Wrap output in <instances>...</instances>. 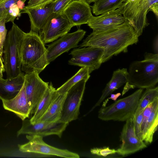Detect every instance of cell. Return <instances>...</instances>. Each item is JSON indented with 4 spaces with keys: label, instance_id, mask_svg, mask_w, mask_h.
Masks as SVG:
<instances>
[{
    "label": "cell",
    "instance_id": "cell-1",
    "mask_svg": "<svg viewBox=\"0 0 158 158\" xmlns=\"http://www.w3.org/2000/svg\"><path fill=\"white\" fill-rule=\"evenodd\" d=\"M139 37L132 27L125 22L120 26L110 29L93 31L79 46L103 48L104 53L102 61L103 63L114 56L127 52L129 46L138 42Z\"/></svg>",
    "mask_w": 158,
    "mask_h": 158
},
{
    "label": "cell",
    "instance_id": "cell-2",
    "mask_svg": "<svg viewBox=\"0 0 158 158\" xmlns=\"http://www.w3.org/2000/svg\"><path fill=\"white\" fill-rule=\"evenodd\" d=\"M128 71V70H127ZM122 95L131 89L153 88L158 82V54L146 52L144 59L130 64Z\"/></svg>",
    "mask_w": 158,
    "mask_h": 158
},
{
    "label": "cell",
    "instance_id": "cell-3",
    "mask_svg": "<svg viewBox=\"0 0 158 158\" xmlns=\"http://www.w3.org/2000/svg\"><path fill=\"white\" fill-rule=\"evenodd\" d=\"M46 51L38 33L31 30L25 33L21 48L22 71L25 73L35 71L39 74L49 64Z\"/></svg>",
    "mask_w": 158,
    "mask_h": 158
},
{
    "label": "cell",
    "instance_id": "cell-4",
    "mask_svg": "<svg viewBox=\"0 0 158 158\" xmlns=\"http://www.w3.org/2000/svg\"><path fill=\"white\" fill-rule=\"evenodd\" d=\"M120 8L126 22L139 36L149 23L147 15L152 11L158 18V0H124Z\"/></svg>",
    "mask_w": 158,
    "mask_h": 158
},
{
    "label": "cell",
    "instance_id": "cell-5",
    "mask_svg": "<svg viewBox=\"0 0 158 158\" xmlns=\"http://www.w3.org/2000/svg\"><path fill=\"white\" fill-rule=\"evenodd\" d=\"M25 33L13 23L3 47V56L7 78L15 77L22 72L21 48Z\"/></svg>",
    "mask_w": 158,
    "mask_h": 158
},
{
    "label": "cell",
    "instance_id": "cell-6",
    "mask_svg": "<svg viewBox=\"0 0 158 158\" xmlns=\"http://www.w3.org/2000/svg\"><path fill=\"white\" fill-rule=\"evenodd\" d=\"M143 89L139 88L132 94L100 109L98 117L104 121H126L133 118Z\"/></svg>",
    "mask_w": 158,
    "mask_h": 158
},
{
    "label": "cell",
    "instance_id": "cell-7",
    "mask_svg": "<svg viewBox=\"0 0 158 158\" xmlns=\"http://www.w3.org/2000/svg\"><path fill=\"white\" fill-rule=\"evenodd\" d=\"M28 141L23 144H19L20 151L23 153H33L46 156H56L67 158H79V155L67 149H61L50 145L45 143L43 137L35 135H27Z\"/></svg>",
    "mask_w": 158,
    "mask_h": 158
},
{
    "label": "cell",
    "instance_id": "cell-8",
    "mask_svg": "<svg viewBox=\"0 0 158 158\" xmlns=\"http://www.w3.org/2000/svg\"><path fill=\"white\" fill-rule=\"evenodd\" d=\"M87 81L83 79L72 87L67 92L59 120L65 123L77 119Z\"/></svg>",
    "mask_w": 158,
    "mask_h": 158
},
{
    "label": "cell",
    "instance_id": "cell-9",
    "mask_svg": "<svg viewBox=\"0 0 158 158\" xmlns=\"http://www.w3.org/2000/svg\"><path fill=\"white\" fill-rule=\"evenodd\" d=\"M104 53V49L100 48L88 46L75 48L70 54L72 58L68 63L86 68L90 74L100 66Z\"/></svg>",
    "mask_w": 158,
    "mask_h": 158
},
{
    "label": "cell",
    "instance_id": "cell-10",
    "mask_svg": "<svg viewBox=\"0 0 158 158\" xmlns=\"http://www.w3.org/2000/svg\"><path fill=\"white\" fill-rule=\"evenodd\" d=\"M68 123L60 120L54 122H38L32 124L30 120L25 119L23 121L22 125L17 132V136L21 135H35L43 137L56 135L61 138Z\"/></svg>",
    "mask_w": 158,
    "mask_h": 158
},
{
    "label": "cell",
    "instance_id": "cell-11",
    "mask_svg": "<svg viewBox=\"0 0 158 158\" xmlns=\"http://www.w3.org/2000/svg\"><path fill=\"white\" fill-rule=\"evenodd\" d=\"M48 82L44 81L35 71L25 73L24 85L30 114L34 113L39 102L48 88Z\"/></svg>",
    "mask_w": 158,
    "mask_h": 158
},
{
    "label": "cell",
    "instance_id": "cell-12",
    "mask_svg": "<svg viewBox=\"0 0 158 158\" xmlns=\"http://www.w3.org/2000/svg\"><path fill=\"white\" fill-rule=\"evenodd\" d=\"M86 31L78 29L71 33H67L48 45L46 55L47 60L49 63L58 57L72 48L77 47L79 43L85 35Z\"/></svg>",
    "mask_w": 158,
    "mask_h": 158
},
{
    "label": "cell",
    "instance_id": "cell-13",
    "mask_svg": "<svg viewBox=\"0 0 158 158\" xmlns=\"http://www.w3.org/2000/svg\"><path fill=\"white\" fill-rule=\"evenodd\" d=\"M73 26L61 14L52 13L39 35L44 44L54 41L68 33Z\"/></svg>",
    "mask_w": 158,
    "mask_h": 158
},
{
    "label": "cell",
    "instance_id": "cell-14",
    "mask_svg": "<svg viewBox=\"0 0 158 158\" xmlns=\"http://www.w3.org/2000/svg\"><path fill=\"white\" fill-rule=\"evenodd\" d=\"M126 121L121 133L122 144L117 150V153L122 156L134 153L147 147L146 144L135 133L133 118Z\"/></svg>",
    "mask_w": 158,
    "mask_h": 158
},
{
    "label": "cell",
    "instance_id": "cell-15",
    "mask_svg": "<svg viewBox=\"0 0 158 158\" xmlns=\"http://www.w3.org/2000/svg\"><path fill=\"white\" fill-rule=\"evenodd\" d=\"M62 14L73 26L87 23L93 16L89 4L84 0H73Z\"/></svg>",
    "mask_w": 158,
    "mask_h": 158
},
{
    "label": "cell",
    "instance_id": "cell-16",
    "mask_svg": "<svg viewBox=\"0 0 158 158\" xmlns=\"http://www.w3.org/2000/svg\"><path fill=\"white\" fill-rule=\"evenodd\" d=\"M54 0L32 7L24 6L22 10V13L28 15L31 23V31L39 34L41 33L48 19L53 13Z\"/></svg>",
    "mask_w": 158,
    "mask_h": 158
},
{
    "label": "cell",
    "instance_id": "cell-17",
    "mask_svg": "<svg viewBox=\"0 0 158 158\" xmlns=\"http://www.w3.org/2000/svg\"><path fill=\"white\" fill-rule=\"evenodd\" d=\"M126 22L119 7L97 16H93L88 22V25L96 31H104L120 26Z\"/></svg>",
    "mask_w": 158,
    "mask_h": 158
},
{
    "label": "cell",
    "instance_id": "cell-18",
    "mask_svg": "<svg viewBox=\"0 0 158 158\" xmlns=\"http://www.w3.org/2000/svg\"><path fill=\"white\" fill-rule=\"evenodd\" d=\"M5 110L15 114L22 121L28 118L30 111L24 85L17 94L8 99L1 100Z\"/></svg>",
    "mask_w": 158,
    "mask_h": 158
},
{
    "label": "cell",
    "instance_id": "cell-19",
    "mask_svg": "<svg viewBox=\"0 0 158 158\" xmlns=\"http://www.w3.org/2000/svg\"><path fill=\"white\" fill-rule=\"evenodd\" d=\"M24 74L22 72L13 78H0V100L10 99L17 94L24 85Z\"/></svg>",
    "mask_w": 158,
    "mask_h": 158
},
{
    "label": "cell",
    "instance_id": "cell-20",
    "mask_svg": "<svg viewBox=\"0 0 158 158\" xmlns=\"http://www.w3.org/2000/svg\"><path fill=\"white\" fill-rule=\"evenodd\" d=\"M128 74V71L126 68L119 69L114 71L110 80L103 90L100 98L89 112L100 106L109 95L125 84L127 81Z\"/></svg>",
    "mask_w": 158,
    "mask_h": 158
},
{
    "label": "cell",
    "instance_id": "cell-21",
    "mask_svg": "<svg viewBox=\"0 0 158 158\" xmlns=\"http://www.w3.org/2000/svg\"><path fill=\"white\" fill-rule=\"evenodd\" d=\"M59 94L52 82H50L48 88L37 105L33 115L29 119L30 123L32 124L36 123Z\"/></svg>",
    "mask_w": 158,
    "mask_h": 158
},
{
    "label": "cell",
    "instance_id": "cell-22",
    "mask_svg": "<svg viewBox=\"0 0 158 158\" xmlns=\"http://www.w3.org/2000/svg\"><path fill=\"white\" fill-rule=\"evenodd\" d=\"M158 124V102L155 105L142 131L141 139L146 144L152 142L153 135L157 129Z\"/></svg>",
    "mask_w": 158,
    "mask_h": 158
},
{
    "label": "cell",
    "instance_id": "cell-23",
    "mask_svg": "<svg viewBox=\"0 0 158 158\" xmlns=\"http://www.w3.org/2000/svg\"><path fill=\"white\" fill-rule=\"evenodd\" d=\"M66 93L63 94H59L54 100L46 111L37 122H54L59 120Z\"/></svg>",
    "mask_w": 158,
    "mask_h": 158
},
{
    "label": "cell",
    "instance_id": "cell-24",
    "mask_svg": "<svg viewBox=\"0 0 158 158\" xmlns=\"http://www.w3.org/2000/svg\"><path fill=\"white\" fill-rule=\"evenodd\" d=\"M124 0H98L92 6V10L96 16L102 15L118 8Z\"/></svg>",
    "mask_w": 158,
    "mask_h": 158
},
{
    "label": "cell",
    "instance_id": "cell-25",
    "mask_svg": "<svg viewBox=\"0 0 158 158\" xmlns=\"http://www.w3.org/2000/svg\"><path fill=\"white\" fill-rule=\"evenodd\" d=\"M90 77L88 69L81 67L75 75L57 88L56 89V91L60 94H65L72 87L80 81L83 79L88 81Z\"/></svg>",
    "mask_w": 158,
    "mask_h": 158
},
{
    "label": "cell",
    "instance_id": "cell-26",
    "mask_svg": "<svg viewBox=\"0 0 158 158\" xmlns=\"http://www.w3.org/2000/svg\"><path fill=\"white\" fill-rule=\"evenodd\" d=\"M157 98H158V86L146 89L139 99L133 118H135L138 114L143 112L148 104Z\"/></svg>",
    "mask_w": 158,
    "mask_h": 158
},
{
    "label": "cell",
    "instance_id": "cell-27",
    "mask_svg": "<svg viewBox=\"0 0 158 158\" xmlns=\"http://www.w3.org/2000/svg\"><path fill=\"white\" fill-rule=\"evenodd\" d=\"M26 1V0H3L0 3V19H3L5 21L9 8L10 6L15 4H17L22 10L24 6V3Z\"/></svg>",
    "mask_w": 158,
    "mask_h": 158
},
{
    "label": "cell",
    "instance_id": "cell-28",
    "mask_svg": "<svg viewBox=\"0 0 158 158\" xmlns=\"http://www.w3.org/2000/svg\"><path fill=\"white\" fill-rule=\"evenodd\" d=\"M21 10L17 4L10 6L9 8L5 20L6 23L9 22L14 23L15 19L19 15Z\"/></svg>",
    "mask_w": 158,
    "mask_h": 158
},
{
    "label": "cell",
    "instance_id": "cell-29",
    "mask_svg": "<svg viewBox=\"0 0 158 158\" xmlns=\"http://www.w3.org/2000/svg\"><path fill=\"white\" fill-rule=\"evenodd\" d=\"M5 23V21L4 19H0V56L2 58L4 45L7 34V30L6 27Z\"/></svg>",
    "mask_w": 158,
    "mask_h": 158
},
{
    "label": "cell",
    "instance_id": "cell-30",
    "mask_svg": "<svg viewBox=\"0 0 158 158\" xmlns=\"http://www.w3.org/2000/svg\"><path fill=\"white\" fill-rule=\"evenodd\" d=\"M73 0H54L52 12L55 14H61L68 5Z\"/></svg>",
    "mask_w": 158,
    "mask_h": 158
},
{
    "label": "cell",
    "instance_id": "cell-31",
    "mask_svg": "<svg viewBox=\"0 0 158 158\" xmlns=\"http://www.w3.org/2000/svg\"><path fill=\"white\" fill-rule=\"evenodd\" d=\"M90 152L99 156H106L108 155L117 153V151L114 149H110L108 147L101 148H94L90 150Z\"/></svg>",
    "mask_w": 158,
    "mask_h": 158
},
{
    "label": "cell",
    "instance_id": "cell-32",
    "mask_svg": "<svg viewBox=\"0 0 158 158\" xmlns=\"http://www.w3.org/2000/svg\"><path fill=\"white\" fill-rule=\"evenodd\" d=\"M143 112L138 114L135 118H133L134 120L135 133L138 137L141 139H142L141 125L143 119Z\"/></svg>",
    "mask_w": 158,
    "mask_h": 158
},
{
    "label": "cell",
    "instance_id": "cell-33",
    "mask_svg": "<svg viewBox=\"0 0 158 158\" xmlns=\"http://www.w3.org/2000/svg\"><path fill=\"white\" fill-rule=\"evenodd\" d=\"M52 0H29L26 6L27 7H32Z\"/></svg>",
    "mask_w": 158,
    "mask_h": 158
},
{
    "label": "cell",
    "instance_id": "cell-34",
    "mask_svg": "<svg viewBox=\"0 0 158 158\" xmlns=\"http://www.w3.org/2000/svg\"><path fill=\"white\" fill-rule=\"evenodd\" d=\"M153 47L154 53L158 54V36L157 35L154 39L153 44Z\"/></svg>",
    "mask_w": 158,
    "mask_h": 158
},
{
    "label": "cell",
    "instance_id": "cell-35",
    "mask_svg": "<svg viewBox=\"0 0 158 158\" xmlns=\"http://www.w3.org/2000/svg\"><path fill=\"white\" fill-rule=\"evenodd\" d=\"M3 58L0 56V70L3 73L5 72Z\"/></svg>",
    "mask_w": 158,
    "mask_h": 158
},
{
    "label": "cell",
    "instance_id": "cell-36",
    "mask_svg": "<svg viewBox=\"0 0 158 158\" xmlns=\"http://www.w3.org/2000/svg\"><path fill=\"white\" fill-rule=\"evenodd\" d=\"M121 94L120 93H118L116 94H111V96L109 98V99H111L114 101H115L117 99L120 95Z\"/></svg>",
    "mask_w": 158,
    "mask_h": 158
},
{
    "label": "cell",
    "instance_id": "cell-37",
    "mask_svg": "<svg viewBox=\"0 0 158 158\" xmlns=\"http://www.w3.org/2000/svg\"><path fill=\"white\" fill-rule=\"evenodd\" d=\"M88 3L89 4L92 2H95L98 0H84Z\"/></svg>",
    "mask_w": 158,
    "mask_h": 158
},
{
    "label": "cell",
    "instance_id": "cell-38",
    "mask_svg": "<svg viewBox=\"0 0 158 158\" xmlns=\"http://www.w3.org/2000/svg\"><path fill=\"white\" fill-rule=\"evenodd\" d=\"M3 73L0 70V78H3Z\"/></svg>",
    "mask_w": 158,
    "mask_h": 158
},
{
    "label": "cell",
    "instance_id": "cell-39",
    "mask_svg": "<svg viewBox=\"0 0 158 158\" xmlns=\"http://www.w3.org/2000/svg\"><path fill=\"white\" fill-rule=\"evenodd\" d=\"M3 0H0V3L2 2Z\"/></svg>",
    "mask_w": 158,
    "mask_h": 158
},
{
    "label": "cell",
    "instance_id": "cell-40",
    "mask_svg": "<svg viewBox=\"0 0 158 158\" xmlns=\"http://www.w3.org/2000/svg\"></svg>",
    "mask_w": 158,
    "mask_h": 158
}]
</instances>
